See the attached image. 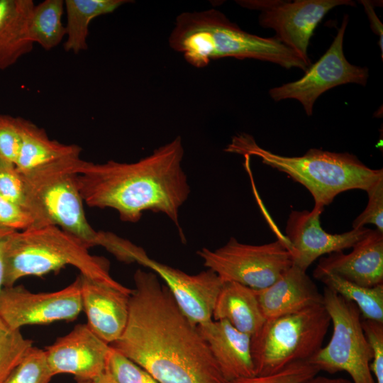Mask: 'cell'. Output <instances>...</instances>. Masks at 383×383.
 <instances>
[{"instance_id":"8992f818","label":"cell","mask_w":383,"mask_h":383,"mask_svg":"<svg viewBox=\"0 0 383 383\" xmlns=\"http://www.w3.org/2000/svg\"><path fill=\"white\" fill-rule=\"evenodd\" d=\"M84 160L67 159L23 174L51 224L81 240L88 248L101 246L125 260L132 243L108 231H95L85 216L77 175Z\"/></svg>"},{"instance_id":"6da1fadb","label":"cell","mask_w":383,"mask_h":383,"mask_svg":"<svg viewBox=\"0 0 383 383\" xmlns=\"http://www.w3.org/2000/svg\"><path fill=\"white\" fill-rule=\"evenodd\" d=\"M133 280L127 325L111 346L159 383H229L159 277L138 269Z\"/></svg>"},{"instance_id":"603a6c76","label":"cell","mask_w":383,"mask_h":383,"mask_svg":"<svg viewBox=\"0 0 383 383\" xmlns=\"http://www.w3.org/2000/svg\"><path fill=\"white\" fill-rule=\"evenodd\" d=\"M128 0H65L67 23L64 49L77 54L88 48L89 27L94 18L111 13Z\"/></svg>"},{"instance_id":"484cf974","label":"cell","mask_w":383,"mask_h":383,"mask_svg":"<svg viewBox=\"0 0 383 383\" xmlns=\"http://www.w3.org/2000/svg\"><path fill=\"white\" fill-rule=\"evenodd\" d=\"M0 195L30 211L41 226L52 225L15 165L0 158Z\"/></svg>"},{"instance_id":"30bf717a","label":"cell","mask_w":383,"mask_h":383,"mask_svg":"<svg viewBox=\"0 0 383 383\" xmlns=\"http://www.w3.org/2000/svg\"><path fill=\"white\" fill-rule=\"evenodd\" d=\"M243 8L260 11L259 23L275 31V37L293 50L309 67L308 46L315 28L338 6H355L350 0H240Z\"/></svg>"},{"instance_id":"7402d4cb","label":"cell","mask_w":383,"mask_h":383,"mask_svg":"<svg viewBox=\"0 0 383 383\" xmlns=\"http://www.w3.org/2000/svg\"><path fill=\"white\" fill-rule=\"evenodd\" d=\"M214 321L226 320L250 337L265 321L254 289L234 282H224L212 313Z\"/></svg>"},{"instance_id":"d590c367","label":"cell","mask_w":383,"mask_h":383,"mask_svg":"<svg viewBox=\"0 0 383 383\" xmlns=\"http://www.w3.org/2000/svg\"><path fill=\"white\" fill-rule=\"evenodd\" d=\"M14 231L0 228V291L4 287V257L7 242Z\"/></svg>"},{"instance_id":"9a60e30c","label":"cell","mask_w":383,"mask_h":383,"mask_svg":"<svg viewBox=\"0 0 383 383\" xmlns=\"http://www.w3.org/2000/svg\"><path fill=\"white\" fill-rule=\"evenodd\" d=\"M140 265L149 268L165 282L183 313L195 325L212 319V313L223 281L207 269L196 274L160 263L146 254Z\"/></svg>"},{"instance_id":"d6986e66","label":"cell","mask_w":383,"mask_h":383,"mask_svg":"<svg viewBox=\"0 0 383 383\" xmlns=\"http://www.w3.org/2000/svg\"><path fill=\"white\" fill-rule=\"evenodd\" d=\"M254 292L265 320L323 304V294L314 282L294 265L269 287Z\"/></svg>"},{"instance_id":"d4e9b609","label":"cell","mask_w":383,"mask_h":383,"mask_svg":"<svg viewBox=\"0 0 383 383\" xmlns=\"http://www.w3.org/2000/svg\"><path fill=\"white\" fill-rule=\"evenodd\" d=\"M325 287L353 302L362 318L383 322V284L366 287L348 282L331 273L313 274Z\"/></svg>"},{"instance_id":"836d02e7","label":"cell","mask_w":383,"mask_h":383,"mask_svg":"<svg viewBox=\"0 0 383 383\" xmlns=\"http://www.w3.org/2000/svg\"><path fill=\"white\" fill-rule=\"evenodd\" d=\"M362 327L370 346V370L376 383H383V322L362 318Z\"/></svg>"},{"instance_id":"4dcf8cb0","label":"cell","mask_w":383,"mask_h":383,"mask_svg":"<svg viewBox=\"0 0 383 383\" xmlns=\"http://www.w3.org/2000/svg\"><path fill=\"white\" fill-rule=\"evenodd\" d=\"M25 118L0 114V158L15 165L20 150Z\"/></svg>"},{"instance_id":"e0dca14e","label":"cell","mask_w":383,"mask_h":383,"mask_svg":"<svg viewBox=\"0 0 383 383\" xmlns=\"http://www.w3.org/2000/svg\"><path fill=\"white\" fill-rule=\"evenodd\" d=\"M352 248L348 254L340 251L322 257L313 274L331 273L366 287L383 284V233L370 229Z\"/></svg>"},{"instance_id":"d6a6232c","label":"cell","mask_w":383,"mask_h":383,"mask_svg":"<svg viewBox=\"0 0 383 383\" xmlns=\"http://www.w3.org/2000/svg\"><path fill=\"white\" fill-rule=\"evenodd\" d=\"M367 204L364 211L353 222V228L372 224L383 233V177L378 179L367 191Z\"/></svg>"},{"instance_id":"e575fe53","label":"cell","mask_w":383,"mask_h":383,"mask_svg":"<svg viewBox=\"0 0 383 383\" xmlns=\"http://www.w3.org/2000/svg\"><path fill=\"white\" fill-rule=\"evenodd\" d=\"M361 4L365 8V13L368 17V19L370 22V27L372 31L377 34L379 38V46L381 50V57L382 60L383 59V46H382V39H383V26L379 18L375 13L373 4L370 1L362 0L359 1Z\"/></svg>"},{"instance_id":"7c38bea8","label":"cell","mask_w":383,"mask_h":383,"mask_svg":"<svg viewBox=\"0 0 383 383\" xmlns=\"http://www.w3.org/2000/svg\"><path fill=\"white\" fill-rule=\"evenodd\" d=\"M82 311L79 276L67 287L50 292H32L22 285L0 291V318L21 330L24 326L72 321Z\"/></svg>"},{"instance_id":"52a82bcc","label":"cell","mask_w":383,"mask_h":383,"mask_svg":"<svg viewBox=\"0 0 383 383\" xmlns=\"http://www.w3.org/2000/svg\"><path fill=\"white\" fill-rule=\"evenodd\" d=\"M323 304L266 319L251 337L255 375L275 373L308 361L321 347L331 324Z\"/></svg>"},{"instance_id":"ac0fdd59","label":"cell","mask_w":383,"mask_h":383,"mask_svg":"<svg viewBox=\"0 0 383 383\" xmlns=\"http://www.w3.org/2000/svg\"><path fill=\"white\" fill-rule=\"evenodd\" d=\"M197 328L227 382L255 376L250 335L226 320L211 319Z\"/></svg>"},{"instance_id":"f546056e","label":"cell","mask_w":383,"mask_h":383,"mask_svg":"<svg viewBox=\"0 0 383 383\" xmlns=\"http://www.w3.org/2000/svg\"><path fill=\"white\" fill-rule=\"evenodd\" d=\"M318 372L319 370L308 361H301L273 374L239 378L229 383H302Z\"/></svg>"},{"instance_id":"4316f807","label":"cell","mask_w":383,"mask_h":383,"mask_svg":"<svg viewBox=\"0 0 383 383\" xmlns=\"http://www.w3.org/2000/svg\"><path fill=\"white\" fill-rule=\"evenodd\" d=\"M33 346L21 330L9 326L0 318V383H2Z\"/></svg>"},{"instance_id":"cb8c5ba5","label":"cell","mask_w":383,"mask_h":383,"mask_svg":"<svg viewBox=\"0 0 383 383\" xmlns=\"http://www.w3.org/2000/svg\"><path fill=\"white\" fill-rule=\"evenodd\" d=\"M63 0H45L34 5L30 13L28 33L30 41L45 50L57 47L65 38L62 23Z\"/></svg>"},{"instance_id":"83f0119b","label":"cell","mask_w":383,"mask_h":383,"mask_svg":"<svg viewBox=\"0 0 383 383\" xmlns=\"http://www.w3.org/2000/svg\"><path fill=\"white\" fill-rule=\"evenodd\" d=\"M52 377L45 350L33 346L2 383H49Z\"/></svg>"},{"instance_id":"277c9868","label":"cell","mask_w":383,"mask_h":383,"mask_svg":"<svg viewBox=\"0 0 383 383\" xmlns=\"http://www.w3.org/2000/svg\"><path fill=\"white\" fill-rule=\"evenodd\" d=\"M225 151L260 158L262 163L286 173L305 187L312 195L314 205L323 207L343 192H366L383 177L382 169H372L349 152L311 148L302 156H282L260 147L247 133L235 135Z\"/></svg>"},{"instance_id":"f35d334b","label":"cell","mask_w":383,"mask_h":383,"mask_svg":"<svg viewBox=\"0 0 383 383\" xmlns=\"http://www.w3.org/2000/svg\"><path fill=\"white\" fill-rule=\"evenodd\" d=\"M77 383H92L91 381H78Z\"/></svg>"},{"instance_id":"9c48e42d","label":"cell","mask_w":383,"mask_h":383,"mask_svg":"<svg viewBox=\"0 0 383 383\" xmlns=\"http://www.w3.org/2000/svg\"><path fill=\"white\" fill-rule=\"evenodd\" d=\"M204 265L223 282H234L253 289L269 287L292 265L285 238L263 245L240 243L231 237L221 248L197 251Z\"/></svg>"},{"instance_id":"ffe728a7","label":"cell","mask_w":383,"mask_h":383,"mask_svg":"<svg viewBox=\"0 0 383 383\" xmlns=\"http://www.w3.org/2000/svg\"><path fill=\"white\" fill-rule=\"evenodd\" d=\"M34 5L33 0H0V70L32 51L28 24Z\"/></svg>"},{"instance_id":"74e56055","label":"cell","mask_w":383,"mask_h":383,"mask_svg":"<svg viewBox=\"0 0 383 383\" xmlns=\"http://www.w3.org/2000/svg\"><path fill=\"white\" fill-rule=\"evenodd\" d=\"M92 383H117L106 370L102 374L92 381Z\"/></svg>"},{"instance_id":"2e32d148","label":"cell","mask_w":383,"mask_h":383,"mask_svg":"<svg viewBox=\"0 0 383 383\" xmlns=\"http://www.w3.org/2000/svg\"><path fill=\"white\" fill-rule=\"evenodd\" d=\"M79 278L87 324L111 345L121 337L127 325L132 289L106 284L82 274Z\"/></svg>"},{"instance_id":"44dd1931","label":"cell","mask_w":383,"mask_h":383,"mask_svg":"<svg viewBox=\"0 0 383 383\" xmlns=\"http://www.w3.org/2000/svg\"><path fill=\"white\" fill-rule=\"evenodd\" d=\"M82 148L50 138L45 131L24 120L20 150L15 166L23 174L57 162L80 157Z\"/></svg>"},{"instance_id":"7a4b0ae2","label":"cell","mask_w":383,"mask_h":383,"mask_svg":"<svg viewBox=\"0 0 383 383\" xmlns=\"http://www.w3.org/2000/svg\"><path fill=\"white\" fill-rule=\"evenodd\" d=\"M183 157L177 136L134 162L84 160L77 175L78 189L87 205L114 209L124 222H138L146 211L163 213L183 238L179 214L190 193Z\"/></svg>"},{"instance_id":"8d00e7d4","label":"cell","mask_w":383,"mask_h":383,"mask_svg":"<svg viewBox=\"0 0 383 383\" xmlns=\"http://www.w3.org/2000/svg\"><path fill=\"white\" fill-rule=\"evenodd\" d=\"M302 383H353V382L345 378H330L316 374Z\"/></svg>"},{"instance_id":"1f68e13d","label":"cell","mask_w":383,"mask_h":383,"mask_svg":"<svg viewBox=\"0 0 383 383\" xmlns=\"http://www.w3.org/2000/svg\"><path fill=\"white\" fill-rule=\"evenodd\" d=\"M37 227L41 225L30 211L0 195V228L23 231Z\"/></svg>"},{"instance_id":"3957f363","label":"cell","mask_w":383,"mask_h":383,"mask_svg":"<svg viewBox=\"0 0 383 383\" xmlns=\"http://www.w3.org/2000/svg\"><path fill=\"white\" fill-rule=\"evenodd\" d=\"M169 44L196 67H205L212 60L231 57L267 61L286 69L306 71L309 68L275 36L263 38L248 33L214 9L179 14Z\"/></svg>"},{"instance_id":"8fae6325","label":"cell","mask_w":383,"mask_h":383,"mask_svg":"<svg viewBox=\"0 0 383 383\" xmlns=\"http://www.w3.org/2000/svg\"><path fill=\"white\" fill-rule=\"evenodd\" d=\"M348 23V16L345 14L329 48L316 63L311 65L301 79L269 91L274 101L296 99L310 116L315 101L326 91L345 84H367L368 68L350 64L344 55L343 39Z\"/></svg>"},{"instance_id":"f1b7e54d","label":"cell","mask_w":383,"mask_h":383,"mask_svg":"<svg viewBox=\"0 0 383 383\" xmlns=\"http://www.w3.org/2000/svg\"><path fill=\"white\" fill-rule=\"evenodd\" d=\"M106 370L117 383H159L146 370L112 347Z\"/></svg>"},{"instance_id":"4fadbf2b","label":"cell","mask_w":383,"mask_h":383,"mask_svg":"<svg viewBox=\"0 0 383 383\" xmlns=\"http://www.w3.org/2000/svg\"><path fill=\"white\" fill-rule=\"evenodd\" d=\"M323 210L314 205L311 211H292L287 221L284 237L292 265L305 272L321 255L352 248L370 231L364 226L340 234L327 233L320 223Z\"/></svg>"},{"instance_id":"ba28073f","label":"cell","mask_w":383,"mask_h":383,"mask_svg":"<svg viewBox=\"0 0 383 383\" xmlns=\"http://www.w3.org/2000/svg\"><path fill=\"white\" fill-rule=\"evenodd\" d=\"M322 294L333 324L332 336L308 362L319 372L345 371L353 383H376L370 370L372 353L357 306L326 287Z\"/></svg>"},{"instance_id":"5bb4252c","label":"cell","mask_w":383,"mask_h":383,"mask_svg":"<svg viewBox=\"0 0 383 383\" xmlns=\"http://www.w3.org/2000/svg\"><path fill=\"white\" fill-rule=\"evenodd\" d=\"M111 350L87 323H80L45 350L54 376L70 374L78 381L92 382L106 371Z\"/></svg>"},{"instance_id":"5b68a950","label":"cell","mask_w":383,"mask_h":383,"mask_svg":"<svg viewBox=\"0 0 383 383\" xmlns=\"http://www.w3.org/2000/svg\"><path fill=\"white\" fill-rule=\"evenodd\" d=\"M66 265L80 274L113 287L123 285L109 272V261L91 255L79 239L55 225L14 231L6 247L4 287L27 276L40 277Z\"/></svg>"}]
</instances>
